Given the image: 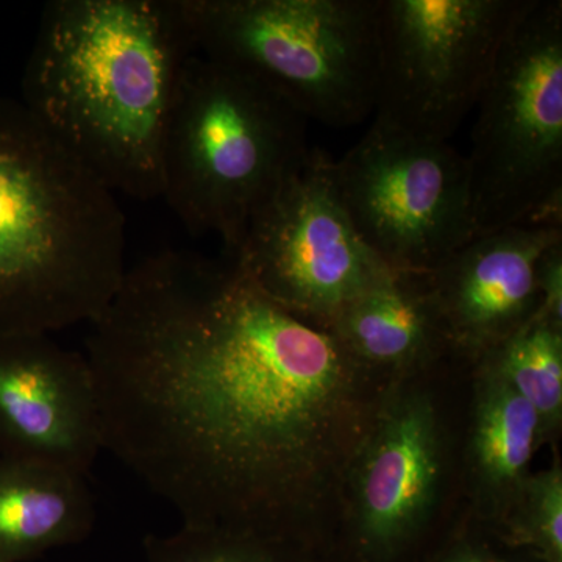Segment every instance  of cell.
Masks as SVG:
<instances>
[{"mask_svg": "<svg viewBox=\"0 0 562 562\" xmlns=\"http://www.w3.org/2000/svg\"><path fill=\"white\" fill-rule=\"evenodd\" d=\"M419 562H542L536 554L503 539L494 525L479 519L476 527L450 532Z\"/></svg>", "mask_w": 562, "mask_h": 562, "instance_id": "d6986e66", "label": "cell"}, {"mask_svg": "<svg viewBox=\"0 0 562 562\" xmlns=\"http://www.w3.org/2000/svg\"><path fill=\"white\" fill-rule=\"evenodd\" d=\"M479 360L530 403L538 417L539 446L554 441L562 424V328L535 316Z\"/></svg>", "mask_w": 562, "mask_h": 562, "instance_id": "2e32d148", "label": "cell"}, {"mask_svg": "<svg viewBox=\"0 0 562 562\" xmlns=\"http://www.w3.org/2000/svg\"><path fill=\"white\" fill-rule=\"evenodd\" d=\"M333 165L310 149L225 255L266 297L322 327L391 272L355 231Z\"/></svg>", "mask_w": 562, "mask_h": 562, "instance_id": "30bf717a", "label": "cell"}, {"mask_svg": "<svg viewBox=\"0 0 562 562\" xmlns=\"http://www.w3.org/2000/svg\"><path fill=\"white\" fill-rule=\"evenodd\" d=\"M127 269L116 194L27 106L0 102V336L92 324Z\"/></svg>", "mask_w": 562, "mask_h": 562, "instance_id": "3957f363", "label": "cell"}, {"mask_svg": "<svg viewBox=\"0 0 562 562\" xmlns=\"http://www.w3.org/2000/svg\"><path fill=\"white\" fill-rule=\"evenodd\" d=\"M355 231L391 271L430 273L473 236L465 155L373 124L333 165Z\"/></svg>", "mask_w": 562, "mask_h": 562, "instance_id": "9c48e42d", "label": "cell"}, {"mask_svg": "<svg viewBox=\"0 0 562 562\" xmlns=\"http://www.w3.org/2000/svg\"><path fill=\"white\" fill-rule=\"evenodd\" d=\"M90 325L103 450L184 525L290 543L321 562L391 380L227 257L143 258Z\"/></svg>", "mask_w": 562, "mask_h": 562, "instance_id": "6da1fadb", "label": "cell"}, {"mask_svg": "<svg viewBox=\"0 0 562 562\" xmlns=\"http://www.w3.org/2000/svg\"><path fill=\"white\" fill-rule=\"evenodd\" d=\"M101 450L87 357L43 333L0 336V458L88 476Z\"/></svg>", "mask_w": 562, "mask_h": 562, "instance_id": "8fae6325", "label": "cell"}, {"mask_svg": "<svg viewBox=\"0 0 562 562\" xmlns=\"http://www.w3.org/2000/svg\"><path fill=\"white\" fill-rule=\"evenodd\" d=\"M308 151L297 111L241 74L194 55L166 131L161 199L191 235L217 236L231 255Z\"/></svg>", "mask_w": 562, "mask_h": 562, "instance_id": "277c9868", "label": "cell"}, {"mask_svg": "<svg viewBox=\"0 0 562 562\" xmlns=\"http://www.w3.org/2000/svg\"><path fill=\"white\" fill-rule=\"evenodd\" d=\"M473 364V403L468 472L479 519L498 525L530 476L539 449V424L520 397L486 362Z\"/></svg>", "mask_w": 562, "mask_h": 562, "instance_id": "5bb4252c", "label": "cell"}, {"mask_svg": "<svg viewBox=\"0 0 562 562\" xmlns=\"http://www.w3.org/2000/svg\"><path fill=\"white\" fill-rule=\"evenodd\" d=\"M194 55L180 0H52L25 106L114 194L161 199L166 131Z\"/></svg>", "mask_w": 562, "mask_h": 562, "instance_id": "7a4b0ae2", "label": "cell"}, {"mask_svg": "<svg viewBox=\"0 0 562 562\" xmlns=\"http://www.w3.org/2000/svg\"><path fill=\"white\" fill-rule=\"evenodd\" d=\"M147 562H316L313 554L261 536L181 525L169 536L144 539Z\"/></svg>", "mask_w": 562, "mask_h": 562, "instance_id": "e0dca14e", "label": "cell"}, {"mask_svg": "<svg viewBox=\"0 0 562 562\" xmlns=\"http://www.w3.org/2000/svg\"><path fill=\"white\" fill-rule=\"evenodd\" d=\"M495 528L506 542L542 562H562V468L558 457L546 471L530 473Z\"/></svg>", "mask_w": 562, "mask_h": 562, "instance_id": "ac0fdd59", "label": "cell"}, {"mask_svg": "<svg viewBox=\"0 0 562 562\" xmlns=\"http://www.w3.org/2000/svg\"><path fill=\"white\" fill-rule=\"evenodd\" d=\"M95 524L87 476L0 458V562L38 560L80 543Z\"/></svg>", "mask_w": 562, "mask_h": 562, "instance_id": "9a60e30c", "label": "cell"}, {"mask_svg": "<svg viewBox=\"0 0 562 562\" xmlns=\"http://www.w3.org/2000/svg\"><path fill=\"white\" fill-rule=\"evenodd\" d=\"M409 380L391 383L351 457L338 531L321 562H419L432 547L446 428L431 392Z\"/></svg>", "mask_w": 562, "mask_h": 562, "instance_id": "ba28073f", "label": "cell"}, {"mask_svg": "<svg viewBox=\"0 0 562 562\" xmlns=\"http://www.w3.org/2000/svg\"><path fill=\"white\" fill-rule=\"evenodd\" d=\"M328 328L355 361L391 382L454 357L427 273L391 271Z\"/></svg>", "mask_w": 562, "mask_h": 562, "instance_id": "4fadbf2b", "label": "cell"}, {"mask_svg": "<svg viewBox=\"0 0 562 562\" xmlns=\"http://www.w3.org/2000/svg\"><path fill=\"white\" fill-rule=\"evenodd\" d=\"M532 0H375L373 124L449 140Z\"/></svg>", "mask_w": 562, "mask_h": 562, "instance_id": "52a82bcc", "label": "cell"}, {"mask_svg": "<svg viewBox=\"0 0 562 562\" xmlns=\"http://www.w3.org/2000/svg\"><path fill=\"white\" fill-rule=\"evenodd\" d=\"M202 57L331 127L360 124L376 91L375 0H180Z\"/></svg>", "mask_w": 562, "mask_h": 562, "instance_id": "5b68a950", "label": "cell"}, {"mask_svg": "<svg viewBox=\"0 0 562 562\" xmlns=\"http://www.w3.org/2000/svg\"><path fill=\"white\" fill-rule=\"evenodd\" d=\"M561 224L513 225L473 236L427 273L454 357L473 362L539 312L536 269Z\"/></svg>", "mask_w": 562, "mask_h": 562, "instance_id": "7c38bea8", "label": "cell"}, {"mask_svg": "<svg viewBox=\"0 0 562 562\" xmlns=\"http://www.w3.org/2000/svg\"><path fill=\"white\" fill-rule=\"evenodd\" d=\"M539 312L536 314L562 328V238L542 251L536 269Z\"/></svg>", "mask_w": 562, "mask_h": 562, "instance_id": "ffe728a7", "label": "cell"}, {"mask_svg": "<svg viewBox=\"0 0 562 562\" xmlns=\"http://www.w3.org/2000/svg\"><path fill=\"white\" fill-rule=\"evenodd\" d=\"M475 109L465 155L475 236L513 225L561 224V0H532Z\"/></svg>", "mask_w": 562, "mask_h": 562, "instance_id": "8992f818", "label": "cell"}]
</instances>
